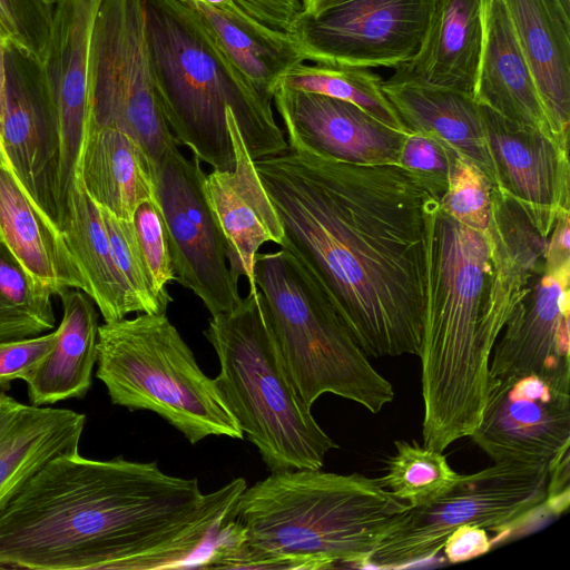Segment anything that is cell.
<instances>
[{
    "mask_svg": "<svg viewBox=\"0 0 570 570\" xmlns=\"http://www.w3.org/2000/svg\"><path fill=\"white\" fill-rule=\"evenodd\" d=\"M246 488L237 478L203 493L156 461L60 455L0 513V568H196Z\"/></svg>",
    "mask_w": 570,
    "mask_h": 570,
    "instance_id": "7a4b0ae2",
    "label": "cell"
},
{
    "mask_svg": "<svg viewBox=\"0 0 570 570\" xmlns=\"http://www.w3.org/2000/svg\"><path fill=\"white\" fill-rule=\"evenodd\" d=\"M99 209L112 257L127 288L134 313H166L155 295L134 222L117 218L102 207Z\"/></svg>",
    "mask_w": 570,
    "mask_h": 570,
    "instance_id": "d6a6232c",
    "label": "cell"
},
{
    "mask_svg": "<svg viewBox=\"0 0 570 570\" xmlns=\"http://www.w3.org/2000/svg\"><path fill=\"white\" fill-rule=\"evenodd\" d=\"M352 0H301L302 13L305 17H317L323 12Z\"/></svg>",
    "mask_w": 570,
    "mask_h": 570,
    "instance_id": "7bdbcfd3",
    "label": "cell"
},
{
    "mask_svg": "<svg viewBox=\"0 0 570 570\" xmlns=\"http://www.w3.org/2000/svg\"><path fill=\"white\" fill-rule=\"evenodd\" d=\"M58 331L29 338L0 342V390L8 391L13 380H23L50 352Z\"/></svg>",
    "mask_w": 570,
    "mask_h": 570,
    "instance_id": "f35d334b",
    "label": "cell"
},
{
    "mask_svg": "<svg viewBox=\"0 0 570 570\" xmlns=\"http://www.w3.org/2000/svg\"><path fill=\"white\" fill-rule=\"evenodd\" d=\"M102 0H55L41 63L60 138V215L79 181L89 129V62L96 17Z\"/></svg>",
    "mask_w": 570,
    "mask_h": 570,
    "instance_id": "9a60e30c",
    "label": "cell"
},
{
    "mask_svg": "<svg viewBox=\"0 0 570 570\" xmlns=\"http://www.w3.org/2000/svg\"><path fill=\"white\" fill-rule=\"evenodd\" d=\"M1 136L12 170L59 227L60 138L41 65L13 47L6 52Z\"/></svg>",
    "mask_w": 570,
    "mask_h": 570,
    "instance_id": "5bb4252c",
    "label": "cell"
},
{
    "mask_svg": "<svg viewBox=\"0 0 570 570\" xmlns=\"http://www.w3.org/2000/svg\"><path fill=\"white\" fill-rule=\"evenodd\" d=\"M493 185L468 157L458 154L440 207L459 223L485 233L492 210Z\"/></svg>",
    "mask_w": 570,
    "mask_h": 570,
    "instance_id": "836d02e7",
    "label": "cell"
},
{
    "mask_svg": "<svg viewBox=\"0 0 570 570\" xmlns=\"http://www.w3.org/2000/svg\"><path fill=\"white\" fill-rule=\"evenodd\" d=\"M96 364L112 404L158 414L189 443L244 439L215 379L202 371L166 313L99 325Z\"/></svg>",
    "mask_w": 570,
    "mask_h": 570,
    "instance_id": "ba28073f",
    "label": "cell"
},
{
    "mask_svg": "<svg viewBox=\"0 0 570 570\" xmlns=\"http://www.w3.org/2000/svg\"><path fill=\"white\" fill-rule=\"evenodd\" d=\"M132 137L158 169L178 148L159 109L146 39L144 0H102L91 38L89 129Z\"/></svg>",
    "mask_w": 570,
    "mask_h": 570,
    "instance_id": "30bf717a",
    "label": "cell"
},
{
    "mask_svg": "<svg viewBox=\"0 0 570 570\" xmlns=\"http://www.w3.org/2000/svg\"><path fill=\"white\" fill-rule=\"evenodd\" d=\"M434 0H352L299 16L292 37L304 61L395 68L423 42Z\"/></svg>",
    "mask_w": 570,
    "mask_h": 570,
    "instance_id": "7c38bea8",
    "label": "cell"
},
{
    "mask_svg": "<svg viewBox=\"0 0 570 570\" xmlns=\"http://www.w3.org/2000/svg\"><path fill=\"white\" fill-rule=\"evenodd\" d=\"M203 333L219 361L215 382L267 469H321L326 454L338 445L298 396L259 291L248 293L233 309L213 315Z\"/></svg>",
    "mask_w": 570,
    "mask_h": 570,
    "instance_id": "8992f818",
    "label": "cell"
},
{
    "mask_svg": "<svg viewBox=\"0 0 570 570\" xmlns=\"http://www.w3.org/2000/svg\"><path fill=\"white\" fill-rule=\"evenodd\" d=\"M492 547V539L484 528L464 524L446 538L442 550L450 563H460L488 553Z\"/></svg>",
    "mask_w": 570,
    "mask_h": 570,
    "instance_id": "ab89813d",
    "label": "cell"
},
{
    "mask_svg": "<svg viewBox=\"0 0 570 570\" xmlns=\"http://www.w3.org/2000/svg\"><path fill=\"white\" fill-rule=\"evenodd\" d=\"M546 505L551 514L561 515L570 503V452L564 451L550 466Z\"/></svg>",
    "mask_w": 570,
    "mask_h": 570,
    "instance_id": "60d3db41",
    "label": "cell"
},
{
    "mask_svg": "<svg viewBox=\"0 0 570 570\" xmlns=\"http://www.w3.org/2000/svg\"><path fill=\"white\" fill-rule=\"evenodd\" d=\"M563 7L570 11V0H560Z\"/></svg>",
    "mask_w": 570,
    "mask_h": 570,
    "instance_id": "bcb514c9",
    "label": "cell"
},
{
    "mask_svg": "<svg viewBox=\"0 0 570 570\" xmlns=\"http://www.w3.org/2000/svg\"><path fill=\"white\" fill-rule=\"evenodd\" d=\"M569 284L570 264L534 278L492 348V382L570 373Z\"/></svg>",
    "mask_w": 570,
    "mask_h": 570,
    "instance_id": "ac0fdd59",
    "label": "cell"
},
{
    "mask_svg": "<svg viewBox=\"0 0 570 570\" xmlns=\"http://www.w3.org/2000/svg\"><path fill=\"white\" fill-rule=\"evenodd\" d=\"M0 168L12 169L10 158L0 132Z\"/></svg>",
    "mask_w": 570,
    "mask_h": 570,
    "instance_id": "f6af8a7d",
    "label": "cell"
},
{
    "mask_svg": "<svg viewBox=\"0 0 570 570\" xmlns=\"http://www.w3.org/2000/svg\"><path fill=\"white\" fill-rule=\"evenodd\" d=\"M458 150L432 135L410 132L402 146L399 165L421 179L426 189L441 198L449 184Z\"/></svg>",
    "mask_w": 570,
    "mask_h": 570,
    "instance_id": "74e56055",
    "label": "cell"
},
{
    "mask_svg": "<svg viewBox=\"0 0 570 570\" xmlns=\"http://www.w3.org/2000/svg\"><path fill=\"white\" fill-rule=\"evenodd\" d=\"M286 140L284 153L254 161L283 225L281 247L322 284L367 356H419L433 194L399 164L347 163Z\"/></svg>",
    "mask_w": 570,
    "mask_h": 570,
    "instance_id": "6da1fadb",
    "label": "cell"
},
{
    "mask_svg": "<svg viewBox=\"0 0 570 570\" xmlns=\"http://www.w3.org/2000/svg\"><path fill=\"white\" fill-rule=\"evenodd\" d=\"M51 296L0 240V342L52 330L56 317Z\"/></svg>",
    "mask_w": 570,
    "mask_h": 570,
    "instance_id": "4dcf8cb0",
    "label": "cell"
},
{
    "mask_svg": "<svg viewBox=\"0 0 570 570\" xmlns=\"http://www.w3.org/2000/svg\"><path fill=\"white\" fill-rule=\"evenodd\" d=\"M47 1H49V2H53L55 0H47Z\"/></svg>",
    "mask_w": 570,
    "mask_h": 570,
    "instance_id": "7dc6e473",
    "label": "cell"
},
{
    "mask_svg": "<svg viewBox=\"0 0 570 570\" xmlns=\"http://www.w3.org/2000/svg\"><path fill=\"white\" fill-rule=\"evenodd\" d=\"M157 170L132 137L117 128L100 127L88 131L78 179L99 207L132 220L142 203H158Z\"/></svg>",
    "mask_w": 570,
    "mask_h": 570,
    "instance_id": "d4e9b609",
    "label": "cell"
},
{
    "mask_svg": "<svg viewBox=\"0 0 570 570\" xmlns=\"http://www.w3.org/2000/svg\"><path fill=\"white\" fill-rule=\"evenodd\" d=\"M273 104L286 135L317 153L361 164H399L406 136L360 107L327 96L276 83Z\"/></svg>",
    "mask_w": 570,
    "mask_h": 570,
    "instance_id": "d6986e66",
    "label": "cell"
},
{
    "mask_svg": "<svg viewBox=\"0 0 570 570\" xmlns=\"http://www.w3.org/2000/svg\"><path fill=\"white\" fill-rule=\"evenodd\" d=\"M132 222L155 295L167 311L173 302L168 285L176 282V275L159 204L151 200L142 203Z\"/></svg>",
    "mask_w": 570,
    "mask_h": 570,
    "instance_id": "8d00e7d4",
    "label": "cell"
},
{
    "mask_svg": "<svg viewBox=\"0 0 570 570\" xmlns=\"http://www.w3.org/2000/svg\"><path fill=\"white\" fill-rule=\"evenodd\" d=\"M396 452L380 478L383 487L410 508L432 503L449 493L461 475L448 463L442 452L415 442L395 441Z\"/></svg>",
    "mask_w": 570,
    "mask_h": 570,
    "instance_id": "1f68e13d",
    "label": "cell"
},
{
    "mask_svg": "<svg viewBox=\"0 0 570 570\" xmlns=\"http://www.w3.org/2000/svg\"><path fill=\"white\" fill-rule=\"evenodd\" d=\"M184 1L189 3L205 29L265 98L273 101V90L278 78L289 67L304 61L296 46L273 45L237 26L209 4Z\"/></svg>",
    "mask_w": 570,
    "mask_h": 570,
    "instance_id": "f1b7e54d",
    "label": "cell"
},
{
    "mask_svg": "<svg viewBox=\"0 0 570 570\" xmlns=\"http://www.w3.org/2000/svg\"><path fill=\"white\" fill-rule=\"evenodd\" d=\"M59 228L86 281L87 295L104 321L121 320L134 313L112 257L99 206L79 181L67 197Z\"/></svg>",
    "mask_w": 570,
    "mask_h": 570,
    "instance_id": "83f0119b",
    "label": "cell"
},
{
    "mask_svg": "<svg viewBox=\"0 0 570 570\" xmlns=\"http://www.w3.org/2000/svg\"><path fill=\"white\" fill-rule=\"evenodd\" d=\"M7 42L0 36V130L2 124L3 101H4V85H6V52L8 49Z\"/></svg>",
    "mask_w": 570,
    "mask_h": 570,
    "instance_id": "ee69618b",
    "label": "cell"
},
{
    "mask_svg": "<svg viewBox=\"0 0 570 570\" xmlns=\"http://www.w3.org/2000/svg\"><path fill=\"white\" fill-rule=\"evenodd\" d=\"M209 4L252 35L281 47L295 46L286 31L302 10L301 0H190Z\"/></svg>",
    "mask_w": 570,
    "mask_h": 570,
    "instance_id": "e575fe53",
    "label": "cell"
},
{
    "mask_svg": "<svg viewBox=\"0 0 570 570\" xmlns=\"http://www.w3.org/2000/svg\"><path fill=\"white\" fill-rule=\"evenodd\" d=\"M63 315L50 352L23 379L30 404L45 406L67 399H82L91 387L97 363L98 313L82 291L59 295Z\"/></svg>",
    "mask_w": 570,
    "mask_h": 570,
    "instance_id": "484cf974",
    "label": "cell"
},
{
    "mask_svg": "<svg viewBox=\"0 0 570 570\" xmlns=\"http://www.w3.org/2000/svg\"><path fill=\"white\" fill-rule=\"evenodd\" d=\"M382 81L368 68L303 61L285 70L276 83L351 102L389 127L410 132L383 92Z\"/></svg>",
    "mask_w": 570,
    "mask_h": 570,
    "instance_id": "f546056e",
    "label": "cell"
},
{
    "mask_svg": "<svg viewBox=\"0 0 570 570\" xmlns=\"http://www.w3.org/2000/svg\"><path fill=\"white\" fill-rule=\"evenodd\" d=\"M497 187L549 238L561 210L570 209L568 147L543 131L518 126L480 104Z\"/></svg>",
    "mask_w": 570,
    "mask_h": 570,
    "instance_id": "2e32d148",
    "label": "cell"
},
{
    "mask_svg": "<svg viewBox=\"0 0 570 570\" xmlns=\"http://www.w3.org/2000/svg\"><path fill=\"white\" fill-rule=\"evenodd\" d=\"M146 39L159 109L178 145L213 169L232 170L233 110L253 160L284 153L273 101L234 65L184 0H144Z\"/></svg>",
    "mask_w": 570,
    "mask_h": 570,
    "instance_id": "5b68a950",
    "label": "cell"
},
{
    "mask_svg": "<svg viewBox=\"0 0 570 570\" xmlns=\"http://www.w3.org/2000/svg\"><path fill=\"white\" fill-rule=\"evenodd\" d=\"M533 72L553 138L568 146L570 11L560 0H502Z\"/></svg>",
    "mask_w": 570,
    "mask_h": 570,
    "instance_id": "7402d4cb",
    "label": "cell"
},
{
    "mask_svg": "<svg viewBox=\"0 0 570 570\" xmlns=\"http://www.w3.org/2000/svg\"><path fill=\"white\" fill-rule=\"evenodd\" d=\"M255 282L289 379L308 406L332 393L376 414L394 400L325 288L288 250L257 254Z\"/></svg>",
    "mask_w": 570,
    "mask_h": 570,
    "instance_id": "52a82bcc",
    "label": "cell"
},
{
    "mask_svg": "<svg viewBox=\"0 0 570 570\" xmlns=\"http://www.w3.org/2000/svg\"><path fill=\"white\" fill-rule=\"evenodd\" d=\"M86 415L24 404L0 390V513L52 459L79 452Z\"/></svg>",
    "mask_w": 570,
    "mask_h": 570,
    "instance_id": "44dd1931",
    "label": "cell"
},
{
    "mask_svg": "<svg viewBox=\"0 0 570 570\" xmlns=\"http://www.w3.org/2000/svg\"><path fill=\"white\" fill-rule=\"evenodd\" d=\"M0 240L52 295L87 294L86 281L60 228L32 200L12 169L0 168Z\"/></svg>",
    "mask_w": 570,
    "mask_h": 570,
    "instance_id": "cb8c5ba5",
    "label": "cell"
},
{
    "mask_svg": "<svg viewBox=\"0 0 570 570\" xmlns=\"http://www.w3.org/2000/svg\"><path fill=\"white\" fill-rule=\"evenodd\" d=\"M549 470L494 463L462 474L439 500L396 515L371 551L365 568H403L434 558L459 527L494 533L493 546L554 518L546 505Z\"/></svg>",
    "mask_w": 570,
    "mask_h": 570,
    "instance_id": "9c48e42d",
    "label": "cell"
},
{
    "mask_svg": "<svg viewBox=\"0 0 570 570\" xmlns=\"http://www.w3.org/2000/svg\"><path fill=\"white\" fill-rule=\"evenodd\" d=\"M425 206L423 328L419 357L423 446L443 452L478 428L492 380V348L543 273L548 238L499 189L485 233Z\"/></svg>",
    "mask_w": 570,
    "mask_h": 570,
    "instance_id": "3957f363",
    "label": "cell"
},
{
    "mask_svg": "<svg viewBox=\"0 0 570 570\" xmlns=\"http://www.w3.org/2000/svg\"><path fill=\"white\" fill-rule=\"evenodd\" d=\"M469 438L493 463L549 470L570 449V373L493 381Z\"/></svg>",
    "mask_w": 570,
    "mask_h": 570,
    "instance_id": "4fadbf2b",
    "label": "cell"
},
{
    "mask_svg": "<svg viewBox=\"0 0 570 570\" xmlns=\"http://www.w3.org/2000/svg\"><path fill=\"white\" fill-rule=\"evenodd\" d=\"M474 98L511 122L553 138L533 72L502 0H484L483 48Z\"/></svg>",
    "mask_w": 570,
    "mask_h": 570,
    "instance_id": "603a6c76",
    "label": "cell"
},
{
    "mask_svg": "<svg viewBox=\"0 0 570 570\" xmlns=\"http://www.w3.org/2000/svg\"><path fill=\"white\" fill-rule=\"evenodd\" d=\"M52 19L47 0H0V36L9 47L43 61Z\"/></svg>",
    "mask_w": 570,
    "mask_h": 570,
    "instance_id": "d590c367",
    "label": "cell"
},
{
    "mask_svg": "<svg viewBox=\"0 0 570 570\" xmlns=\"http://www.w3.org/2000/svg\"><path fill=\"white\" fill-rule=\"evenodd\" d=\"M483 33L484 0H434L420 50L393 68L384 81L449 89L474 98Z\"/></svg>",
    "mask_w": 570,
    "mask_h": 570,
    "instance_id": "ffe728a7",
    "label": "cell"
},
{
    "mask_svg": "<svg viewBox=\"0 0 570 570\" xmlns=\"http://www.w3.org/2000/svg\"><path fill=\"white\" fill-rule=\"evenodd\" d=\"M410 507L380 478L321 469L274 471L242 493L234 520L243 541L228 569L365 568L368 556Z\"/></svg>",
    "mask_w": 570,
    "mask_h": 570,
    "instance_id": "277c9868",
    "label": "cell"
},
{
    "mask_svg": "<svg viewBox=\"0 0 570 570\" xmlns=\"http://www.w3.org/2000/svg\"><path fill=\"white\" fill-rule=\"evenodd\" d=\"M227 128L234 151L232 170L213 169L205 174L203 191L224 238L233 278L245 277L248 293L256 294L255 261L266 243L281 246L284 229L278 214L255 168L233 110Z\"/></svg>",
    "mask_w": 570,
    "mask_h": 570,
    "instance_id": "e0dca14e",
    "label": "cell"
},
{
    "mask_svg": "<svg viewBox=\"0 0 570 570\" xmlns=\"http://www.w3.org/2000/svg\"><path fill=\"white\" fill-rule=\"evenodd\" d=\"M382 89L410 132L440 138L474 163L497 187L480 104L459 91L417 86L387 83Z\"/></svg>",
    "mask_w": 570,
    "mask_h": 570,
    "instance_id": "4316f807",
    "label": "cell"
},
{
    "mask_svg": "<svg viewBox=\"0 0 570 570\" xmlns=\"http://www.w3.org/2000/svg\"><path fill=\"white\" fill-rule=\"evenodd\" d=\"M570 212L561 210L548 238L544 254V269L550 272L570 264Z\"/></svg>",
    "mask_w": 570,
    "mask_h": 570,
    "instance_id": "b9f144b4",
    "label": "cell"
},
{
    "mask_svg": "<svg viewBox=\"0 0 570 570\" xmlns=\"http://www.w3.org/2000/svg\"><path fill=\"white\" fill-rule=\"evenodd\" d=\"M205 174L196 157L188 158L177 148L159 165L156 183L176 282L213 316L233 309L242 297L203 191Z\"/></svg>",
    "mask_w": 570,
    "mask_h": 570,
    "instance_id": "8fae6325",
    "label": "cell"
}]
</instances>
